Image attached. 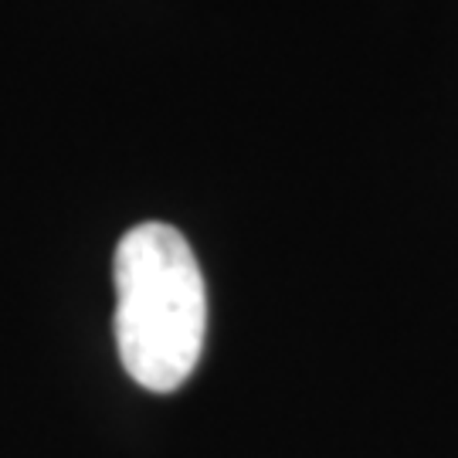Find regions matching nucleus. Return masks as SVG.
<instances>
[{"label": "nucleus", "mask_w": 458, "mask_h": 458, "mask_svg": "<svg viewBox=\"0 0 458 458\" xmlns=\"http://www.w3.org/2000/svg\"><path fill=\"white\" fill-rule=\"evenodd\" d=\"M115 346L126 374L153 394L187 384L204 353L208 289L177 228L147 221L115 245Z\"/></svg>", "instance_id": "1"}]
</instances>
